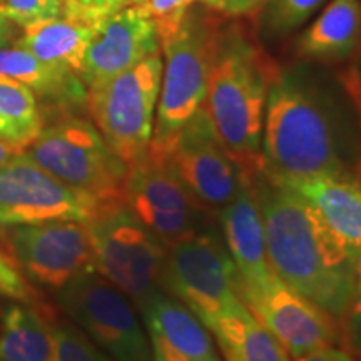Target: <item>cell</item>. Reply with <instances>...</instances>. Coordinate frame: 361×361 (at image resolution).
Here are the masks:
<instances>
[{"mask_svg": "<svg viewBox=\"0 0 361 361\" xmlns=\"http://www.w3.org/2000/svg\"><path fill=\"white\" fill-rule=\"evenodd\" d=\"M261 173L271 180L353 173L346 162L345 114L310 67L274 69L266 99Z\"/></svg>", "mask_w": 361, "mask_h": 361, "instance_id": "cell-1", "label": "cell"}, {"mask_svg": "<svg viewBox=\"0 0 361 361\" xmlns=\"http://www.w3.org/2000/svg\"><path fill=\"white\" fill-rule=\"evenodd\" d=\"M263 214L271 268L341 323L355 283V255L316 211L258 171L250 176Z\"/></svg>", "mask_w": 361, "mask_h": 361, "instance_id": "cell-2", "label": "cell"}, {"mask_svg": "<svg viewBox=\"0 0 361 361\" xmlns=\"http://www.w3.org/2000/svg\"><path fill=\"white\" fill-rule=\"evenodd\" d=\"M276 64L245 27H221L204 107L224 147L246 176L261 171L266 99Z\"/></svg>", "mask_w": 361, "mask_h": 361, "instance_id": "cell-3", "label": "cell"}, {"mask_svg": "<svg viewBox=\"0 0 361 361\" xmlns=\"http://www.w3.org/2000/svg\"><path fill=\"white\" fill-rule=\"evenodd\" d=\"M219 30L218 12L197 0L189 7L178 30L161 42L164 64L149 151H164L183 126L204 106Z\"/></svg>", "mask_w": 361, "mask_h": 361, "instance_id": "cell-4", "label": "cell"}, {"mask_svg": "<svg viewBox=\"0 0 361 361\" xmlns=\"http://www.w3.org/2000/svg\"><path fill=\"white\" fill-rule=\"evenodd\" d=\"M40 169L97 206L123 201L129 166L112 151L96 124L75 114H57L25 147Z\"/></svg>", "mask_w": 361, "mask_h": 361, "instance_id": "cell-5", "label": "cell"}, {"mask_svg": "<svg viewBox=\"0 0 361 361\" xmlns=\"http://www.w3.org/2000/svg\"><path fill=\"white\" fill-rule=\"evenodd\" d=\"M85 226L97 273L137 308L162 291L168 247L130 213L124 201L97 206Z\"/></svg>", "mask_w": 361, "mask_h": 361, "instance_id": "cell-6", "label": "cell"}, {"mask_svg": "<svg viewBox=\"0 0 361 361\" xmlns=\"http://www.w3.org/2000/svg\"><path fill=\"white\" fill-rule=\"evenodd\" d=\"M162 291L183 303L209 329L223 316L243 313L239 274L223 238L206 228L168 250Z\"/></svg>", "mask_w": 361, "mask_h": 361, "instance_id": "cell-7", "label": "cell"}, {"mask_svg": "<svg viewBox=\"0 0 361 361\" xmlns=\"http://www.w3.org/2000/svg\"><path fill=\"white\" fill-rule=\"evenodd\" d=\"M162 78L161 52L106 82L87 89L92 123L128 166L147 154L154 133Z\"/></svg>", "mask_w": 361, "mask_h": 361, "instance_id": "cell-8", "label": "cell"}, {"mask_svg": "<svg viewBox=\"0 0 361 361\" xmlns=\"http://www.w3.org/2000/svg\"><path fill=\"white\" fill-rule=\"evenodd\" d=\"M62 311L112 361H152L134 303L99 273L72 279L56 293Z\"/></svg>", "mask_w": 361, "mask_h": 361, "instance_id": "cell-9", "label": "cell"}, {"mask_svg": "<svg viewBox=\"0 0 361 361\" xmlns=\"http://www.w3.org/2000/svg\"><path fill=\"white\" fill-rule=\"evenodd\" d=\"M123 201L168 250L209 228L207 211L180 183L166 157L151 151L129 166Z\"/></svg>", "mask_w": 361, "mask_h": 361, "instance_id": "cell-10", "label": "cell"}, {"mask_svg": "<svg viewBox=\"0 0 361 361\" xmlns=\"http://www.w3.org/2000/svg\"><path fill=\"white\" fill-rule=\"evenodd\" d=\"M4 234L17 268L45 290L57 293L72 279L97 273L87 226L80 221L7 226Z\"/></svg>", "mask_w": 361, "mask_h": 361, "instance_id": "cell-11", "label": "cell"}, {"mask_svg": "<svg viewBox=\"0 0 361 361\" xmlns=\"http://www.w3.org/2000/svg\"><path fill=\"white\" fill-rule=\"evenodd\" d=\"M154 154L166 157L194 200L214 216L236 196L245 179L204 106L183 126L164 151Z\"/></svg>", "mask_w": 361, "mask_h": 361, "instance_id": "cell-12", "label": "cell"}, {"mask_svg": "<svg viewBox=\"0 0 361 361\" xmlns=\"http://www.w3.org/2000/svg\"><path fill=\"white\" fill-rule=\"evenodd\" d=\"M97 204L40 169L25 152L0 166V226L85 223Z\"/></svg>", "mask_w": 361, "mask_h": 361, "instance_id": "cell-13", "label": "cell"}, {"mask_svg": "<svg viewBox=\"0 0 361 361\" xmlns=\"http://www.w3.org/2000/svg\"><path fill=\"white\" fill-rule=\"evenodd\" d=\"M239 296L291 358L335 346L341 340L340 323L278 274L263 288H239Z\"/></svg>", "mask_w": 361, "mask_h": 361, "instance_id": "cell-14", "label": "cell"}, {"mask_svg": "<svg viewBox=\"0 0 361 361\" xmlns=\"http://www.w3.org/2000/svg\"><path fill=\"white\" fill-rule=\"evenodd\" d=\"M161 52L154 20L144 4H129L96 25L80 79L85 87L106 82Z\"/></svg>", "mask_w": 361, "mask_h": 361, "instance_id": "cell-15", "label": "cell"}, {"mask_svg": "<svg viewBox=\"0 0 361 361\" xmlns=\"http://www.w3.org/2000/svg\"><path fill=\"white\" fill-rule=\"evenodd\" d=\"M221 238L239 274V288H263L274 276L271 268L263 214L250 176L245 174L236 196L216 214Z\"/></svg>", "mask_w": 361, "mask_h": 361, "instance_id": "cell-16", "label": "cell"}, {"mask_svg": "<svg viewBox=\"0 0 361 361\" xmlns=\"http://www.w3.org/2000/svg\"><path fill=\"white\" fill-rule=\"evenodd\" d=\"M139 313L152 361H223L209 329L166 291L144 301Z\"/></svg>", "mask_w": 361, "mask_h": 361, "instance_id": "cell-17", "label": "cell"}, {"mask_svg": "<svg viewBox=\"0 0 361 361\" xmlns=\"http://www.w3.org/2000/svg\"><path fill=\"white\" fill-rule=\"evenodd\" d=\"M273 183L303 197L343 245L356 255L361 247V183L353 173Z\"/></svg>", "mask_w": 361, "mask_h": 361, "instance_id": "cell-18", "label": "cell"}, {"mask_svg": "<svg viewBox=\"0 0 361 361\" xmlns=\"http://www.w3.org/2000/svg\"><path fill=\"white\" fill-rule=\"evenodd\" d=\"M0 75L24 84L57 114L87 106V87L74 72L42 62L19 47H0Z\"/></svg>", "mask_w": 361, "mask_h": 361, "instance_id": "cell-19", "label": "cell"}, {"mask_svg": "<svg viewBox=\"0 0 361 361\" xmlns=\"http://www.w3.org/2000/svg\"><path fill=\"white\" fill-rule=\"evenodd\" d=\"M360 40V0H331L322 16L301 34L298 54L306 61H345L355 52Z\"/></svg>", "mask_w": 361, "mask_h": 361, "instance_id": "cell-20", "label": "cell"}, {"mask_svg": "<svg viewBox=\"0 0 361 361\" xmlns=\"http://www.w3.org/2000/svg\"><path fill=\"white\" fill-rule=\"evenodd\" d=\"M94 29L96 27L59 16L24 25L13 45L42 62L74 72L80 78Z\"/></svg>", "mask_w": 361, "mask_h": 361, "instance_id": "cell-21", "label": "cell"}, {"mask_svg": "<svg viewBox=\"0 0 361 361\" xmlns=\"http://www.w3.org/2000/svg\"><path fill=\"white\" fill-rule=\"evenodd\" d=\"M0 361H54L52 319L34 306H7L0 319Z\"/></svg>", "mask_w": 361, "mask_h": 361, "instance_id": "cell-22", "label": "cell"}, {"mask_svg": "<svg viewBox=\"0 0 361 361\" xmlns=\"http://www.w3.org/2000/svg\"><path fill=\"white\" fill-rule=\"evenodd\" d=\"M209 331L224 361H291L281 343L250 310L216 319Z\"/></svg>", "mask_w": 361, "mask_h": 361, "instance_id": "cell-23", "label": "cell"}, {"mask_svg": "<svg viewBox=\"0 0 361 361\" xmlns=\"http://www.w3.org/2000/svg\"><path fill=\"white\" fill-rule=\"evenodd\" d=\"M0 124L6 130V141L25 151L44 128L35 94L24 84L0 75Z\"/></svg>", "mask_w": 361, "mask_h": 361, "instance_id": "cell-24", "label": "cell"}, {"mask_svg": "<svg viewBox=\"0 0 361 361\" xmlns=\"http://www.w3.org/2000/svg\"><path fill=\"white\" fill-rule=\"evenodd\" d=\"M326 0H269L261 11L264 37L281 39L300 29Z\"/></svg>", "mask_w": 361, "mask_h": 361, "instance_id": "cell-25", "label": "cell"}, {"mask_svg": "<svg viewBox=\"0 0 361 361\" xmlns=\"http://www.w3.org/2000/svg\"><path fill=\"white\" fill-rule=\"evenodd\" d=\"M54 361H112L78 324L52 319Z\"/></svg>", "mask_w": 361, "mask_h": 361, "instance_id": "cell-26", "label": "cell"}, {"mask_svg": "<svg viewBox=\"0 0 361 361\" xmlns=\"http://www.w3.org/2000/svg\"><path fill=\"white\" fill-rule=\"evenodd\" d=\"M126 6H129L128 0H62L61 16L69 20L96 27Z\"/></svg>", "mask_w": 361, "mask_h": 361, "instance_id": "cell-27", "label": "cell"}, {"mask_svg": "<svg viewBox=\"0 0 361 361\" xmlns=\"http://www.w3.org/2000/svg\"><path fill=\"white\" fill-rule=\"evenodd\" d=\"M341 340L361 358V247L355 255V283L351 300L340 323Z\"/></svg>", "mask_w": 361, "mask_h": 361, "instance_id": "cell-28", "label": "cell"}, {"mask_svg": "<svg viewBox=\"0 0 361 361\" xmlns=\"http://www.w3.org/2000/svg\"><path fill=\"white\" fill-rule=\"evenodd\" d=\"M0 8L13 24L24 27L61 16L62 0H4Z\"/></svg>", "mask_w": 361, "mask_h": 361, "instance_id": "cell-29", "label": "cell"}, {"mask_svg": "<svg viewBox=\"0 0 361 361\" xmlns=\"http://www.w3.org/2000/svg\"><path fill=\"white\" fill-rule=\"evenodd\" d=\"M194 2L197 0H144V6L156 24L159 42L178 30L179 24Z\"/></svg>", "mask_w": 361, "mask_h": 361, "instance_id": "cell-30", "label": "cell"}, {"mask_svg": "<svg viewBox=\"0 0 361 361\" xmlns=\"http://www.w3.org/2000/svg\"><path fill=\"white\" fill-rule=\"evenodd\" d=\"M0 296L22 301V303L35 301L32 288L27 284L24 274L2 250H0Z\"/></svg>", "mask_w": 361, "mask_h": 361, "instance_id": "cell-31", "label": "cell"}, {"mask_svg": "<svg viewBox=\"0 0 361 361\" xmlns=\"http://www.w3.org/2000/svg\"><path fill=\"white\" fill-rule=\"evenodd\" d=\"M200 2L223 16L245 17L263 11L269 0H200Z\"/></svg>", "mask_w": 361, "mask_h": 361, "instance_id": "cell-32", "label": "cell"}, {"mask_svg": "<svg viewBox=\"0 0 361 361\" xmlns=\"http://www.w3.org/2000/svg\"><path fill=\"white\" fill-rule=\"evenodd\" d=\"M296 361H355V358L348 351L335 348V346H326V348L301 356Z\"/></svg>", "mask_w": 361, "mask_h": 361, "instance_id": "cell-33", "label": "cell"}, {"mask_svg": "<svg viewBox=\"0 0 361 361\" xmlns=\"http://www.w3.org/2000/svg\"><path fill=\"white\" fill-rule=\"evenodd\" d=\"M348 92L351 99H353L356 112H358V119H360V129H361V80L360 79H353L348 82ZM353 174L356 176V179L361 183V149L358 154V161H356Z\"/></svg>", "mask_w": 361, "mask_h": 361, "instance_id": "cell-34", "label": "cell"}, {"mask_svg": "<svg viewBox=\"0 0 361 361\" xmlns=\"http://www.w3.org/2000/svg\"><path fill=\"white\" fill-rule=\"evenodd\" d=\"M19 25H16L0 8V47H6L11 42H16L19 37Z\"/></svg>", "mask_w": 361, "mask_h": 361, "instance_id": "cell-35", "label": "cell"}, {"mask_svg": "<svg viewBox=\"0 0 361 361\" xmlns=\"http://www.w3.org/2000/svg\"><path fill=\"white\" fill-rule=\"evenodd\" d=\"M20 152H24V151L0 139V166H4V164H6V162L11 161L12 157H16L17 154H20Z\"/></svg>", "mask_w": 361, "mask_h": 361, "instance_id": "cell-36", "label": "cell"}, {"mask_svg": "<svg viewBox=\"0 0 361 361\" xmlns=\"http://www.w3.org/2000/svg\"><path fill=\"white\" fill-rule=\"evenodd\" d=\"M0 139H2V141H6V130H4L2 124H0ZM6 142H7V141H6Z\"/></svg>", "mask_w": 361, "mask_h": 361, "instance_id": "cell-37", "label": "cell"}, {"mask_svg": "<svg viewBox=\"0 0 361 361\" xmlns=\"http://www.w3.org/2000/svg\"><path fill=\"white\" fill-rule=\"evenodd\" d=\"M129 4H144V0H128Z\"/></svg>", "mask_w": 361, "mask_h": 361, "instance_id": "cell-38", "label": "cell"}, {"mask_svg": "<svg viewBox=\"0 0 361 361\" xmlns=\"http://www.w3.org/2000/svg\"><path fill=\"white\" fill-rule=\"evenodd\" d=\"M2 4H4V0H0V6H2Z\"/></svg>", "mask_w": 361, "mask_h": 361, "instance_id": "cell-39", "label": "cell"}]
</instances>
